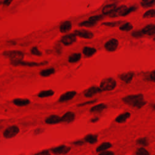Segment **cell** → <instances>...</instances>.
Here are the masks:
<instances>
[{
    "label": "cell",
    "mask_w": 155,
    "mask_h": 155,
    "mask_svg": "<svg viewBox=\"0 0 155 155\" xmlns=\"http://www.w3.org/2000/svg\"><path fill=\"white\" fill-rule=\"evenodd\" d=\"M122 101L125 104L131 105L136 108H141L146 103L142 94L127 96L122 98Z\"/></svg>",
    "instance_id": "6da1fadb"
},
{
    "label": "cell",
    "mask_w": 155,
    "mask_h": 155,
    "mask_svg": "<svg viewBox=\"0 0 155 155\" xmlns=\"http://www.w3.org/2000/svg\"><path fill=\"white\" fill-rule=\"evenodd\" d=\"M4 54L9 58L11 64L15 66L18 65L19 62L22 61L24 58L23 53L19 50L6 51Z\"/></svg>",
    "instance_id": "7a4b0ae2"
},
{
    "label": "cell",
    "mask_w": 155,
    "mask_h": 155,
    "mask_svg": "<svg viewBox=\"0 0 155 155\" xmlns=\"http://www.w3.org/2000/svg\"><path fill=\"white\" fill-rule=\"evenodd\" d=\"M116 82L113 78L103 79L100 84V88L102 91H111L115 88Z\"/></svg>",
    "instance_id": "3957f363"
},
{
    "label": "cell",
    "mask_w": 155,
    "mask_h": 155,
    "mask_svg": "<svg viewBox=\"0 0 155 155\" xmlns=\"http://www.w3.org/2000/svg\"><path fill=\"white\" fill-rule=\"evenodd\" d=\"M19 131V128L16 125L10 126L7 128L3 132V136L5 138L10 139L14 137L16 135L18 134Z\"/></svg>",
    "instance_id": "277c9868"
},
{
    "label": "cell",
    "mask_w": 155,
    "mask_h": 155,
    "mask_svg": "<svg viewBox=\"0 0 155 155\" xmlns=\"http://www.w3.org/2000/svg\"><path fill=\"white\" fill-rule=\"evenodd\" d=\"M76 41V35L74 33H70L63 36L61 42L65 45H70Z\"/></svg>",
    "instance_id": "5b68a950"
},
{
    "label": "cell",
    "mask_w": 155,
    "mask_h": 155,
    "mask_svg": "<svg viewBox=\"0 0 155 155\" xmlns=\"http://www.w3.org/2000/svg\"><path fill=\"white\" fill-rule=\"evenodd\" d=\"M119 45L118 40L115 38H112L108 40L105 44V48L108 51H114Z\"/></svg>",
    "instance_id": "8992f818"
},
{
    "label": "cell",
    "mask_w": 155,
    "mask_h": 155,
    "mask_svg": "<svg viewBox=\"0 0 155 155\" xmlns=\"http://www.w3.org/2000/svg\"><path fill=\"white\" fill-rule=\"evenodd\" d=\"M70 150V147L64 145H62L51 149V152L55 154H65L68 153Z\"/></svg>",
    "instance_id": "52a82bcc"
},
{
    "label": "cell",
    "mask_w": 155,
    "mask_h": 155,
    "mask_svg": "<svg viewBox=\"0 0 155 155\" xmlns=\"http://www.w3.org/2000/svg\"><path fill=\"white\" fill-rule=\"evenodd\" d=\"M116 8V4H110L105 5L102 9V12L104 15L105 16H110L115 10Z\"/></svg>",
    "instance_id": "ba28073f"
},
{
    "label": "cell",
    "mask_w": 155,
    "mask_h": 155,
    "mask_svg": "<svg viewBox=\"0 0 155 155\" xmlns=\"http://www.w3.org/2000/svg\"><path fill=\"white\" fill-rule=\"evenodd\" d=\"M76 94V92L75 91H67V92L62 94L60 96V97L59 99V101L61 102H66V101H70L74 97Z\"/></svg>",
    "instance_id": "9c48e42d"
},
{
    "label": "cell",
    "mask_w": 155,
    "mask_h": 155,
    "mask_svg": "<svg viewBox=\"0 0 155 155\" xmlns=\"http://www.w3.org/2000/svg\"><path fill=\"white\" fill-rule=\"evenodd\" d=\"M101 91L102 90L100 88V87L93 86L87 89L84 93V95L87 97H91L95 95L96 94L100 93Z\"/></svg>",
    "instance_id": "30bf717a"
},
{
    "label": "cell",
    "mask_w": 155,
    "mask_h": 155,
    "mask_svg": "<svg viewBox=\"0 0 155 155\" xmlns=\"http://www.w3.org/2000/svg\"><path fill=\"white\" fill-rule=\"evenodd\" d=\"M74 33L78 36L85 39H91L94 36V35L91 31L87 30H76Z\"/></svg>",
    "instance_id": "8fae6325"
},
{
    "label": "cell",
    "mask_w": 155,
    "mask_h": 155,
    "mask_svg": "<svg viewBox=\"0 0 155 155\" xmlns=\"http://www.w3.org/2000/svg\"><path fill=\"white\" fill-rule=\"evenodd\" d=\"M142 31L144 35L154 36L155 35V25L149 24L145 26L142 29Z\"/></svg>",
    "instance_id": "7c38bea8"
},
{
    "label": "cell",
    "mask_w": 155,
    "mask_h": 155,
    "mask_svg": "<svg viewBox=\"0 0 155 155\" xmlns=\"http://www.w3.org/2000/svg\"><path fill=\"white\" fill-rule=\"evenodd\" d=\"M127 7L125 5H122L118 7H116L114 12L110 16V18H115L117 16H123V15L127 9Z\"/></svg>",
    "instance_id": "4fadbf2b"
},
{
    "label": "cell",
    "mask_w": 155,
    "mask_h": 155,
    "mask_svg": "<svg viewBox=\"0 0 155 155\" xmlns=\"http://www.w3.org/2000/svg\"><path fill=\"white\" fill-rule=\"evenodd\" d=\"M62 122L61 117L57 115H50L45 120V122L47 124H56Z\"/></svg>",
    "instance_id": "5bb4252c"
},
{
    "label": "cell",
    "mask_w": 155,
    "mask_h": 155,
    "mask_svg": "<svg viewBox=\"0 0 155 155\" xmlns=\"http://www.w3.org/2000/svg\"><path fill=\"white\" fill-rule=\"evenodd\" d=\"M71 28V22L68 21L62 22L59 25V30L62 33L67 32L70 31Z\"/></svg>",
    "instance_id": "9a60e30c"
},
{
    "label": "cell",
    "mask_w": 155,
    "mask_h": 155,
    "mask_svg": "<svg viewBox=\"0 0 155 155\" xmlns=\"http://www.w3.org/2000/svg\"><path fill=\"white\" fill-rule=\"evenodd\" d=\"M75 118V114L73 112L68 111L61 117L62 122H70L74 120Z\"/></svg>",
    "instance_id": "2e32d148"
},
{
    "label": "cell",
    "mask_w": 155,
    "mask_h": 155,
    "mask_svg": "<svg viewBox=\"0 0 155 155\" xmlns=\"http://www.w3.org/2000/svg\"><path fill=\"white\" fill-rule=\"evenodd\" d=\"M133 76H134V73L131 71H129V72L120 74V79L122 81L125 82V83H130L131 81L133 78Z\"/></svg>",
    "instance_id": "e0dca14e"
},
{
    "label": "cell",
    "mask_w": 155,
    "mask_h": 155,
    "mask_svg": "<svg viewBox=\"0 0 155 155\" xmlns=\"http://www.w3.org/2000/svg\"><path fill=\"white\" fill-rule=\"evenodd\" d=\"M47 64V62L44 61L42 62H24L23 61L19 62L18 65H22V66H28V67H36V66H41L42 65H45Z\"/></svg>",
    "instance_id": "ac0fdd59"
},
{
    "label": "cell",
    "mask_w": 155,
    "mask_h": 155,
    "mask_svg": "<svg viewBox=\"0 0 155 155\" xmlns=\"http://www.w3.org/2000/svg\"><path fill=\"white\" fill-rule=\"evenodd\" d=\"M96 48H93V47H84L82 49V53L83 54L87 56V57H90V56H92L93 54H94L96 53Z\"/></svg>",
    "instance_id": "d6986e66"
},
{
    "label": "cell",
    "mask_w": 155,
    "mask_h": 155,
    "mask_svg": "<svg viewBox=\"0 0 155 155\" xmlns=\"http://www.w3.org/2000/svg\"><path fill=\"white\" fill-rule=\"evenodd\" d=\"M13 102L15 105L19 106V107H22V106H25L28 105L30 103V100L27 99H15L13 101Z\"/></svg>",
    "instance_id": "ffe728a7"
},
{
    "label": "cell",
    "mask_w": 155,
    "mask_h": 155,
    "mask_svg": "<svg viewBox=\"0 0 155 155\" xmlns=\"http://www.w3.org/2000/svg\"><path fill=\"white\" fill-rule=\"evenodd\" d=\"M130 116V113L129 112H125L122 114H119L116 118V121L118 123H123L125 122L127 119H128Z\"/></svg>",
    "instance_id": "44dd1931"
},
{
    "label": "cell",
    "mask_w": 155,
    "mask_h": 155,
    "mask_svg": "<svg viewBox=\"0 0 155 155\" xmlns=\"http://www.w3.org/2000/svg\"><path fill=\"white\" fill-rule=\"evenodd\" d=\"M84 139L85 142L90 143H95L97 140V136L96 134H89L86 135V136L84 137Z\"/></svg>",
    "instance_id": "7402d4cb"
},
{
    "label": "cell",
    "mask_w": 155,
    "mask_h": 155,
    "mask_svg": "<svg viewBox=\"0 0 155 155\" xmlns=\"http://www.w3.org/2000/svg\"><path fill=\"white\" fill-rule=\"evenodd\" d=\"M81 59V54L79 53H73L69 56L68 62L71 63H74L78 62Z\"/></svg>",
    "instance_id": "603a6c76"
},
{
    "label": "cell",
    "mask_w": 155,
    "mask_h": 155,
    "mask_svg": "<svg viewBox=\"0 0 155 155\" xmlns=\"http://www.w3.org/2000/svg\"><path fill=\"white\" fill-rule=\"evenodd\" d=\"M55 73V69L54 68H49L45 70H42L40 72V75L42 77H48Z\"/></svg>",
    "instance_id": "cb8c5ba5"
},
{
    "label": "cell",
    "mask_w": 155,
    "mask_h": 155,
    "mask_svg": "<svg viewBox=\"0 0 155 155\" xmlns=\"http://www.w3.org/2000/svg\"><path fill=\"white\" fill-rule=\"evenodd\" d=\"M54 94V91L51 90H43L40 91L38 94V96L39 97H50Z\"/></svg>",
    "instance_id": "d4e9b609"
},
{
    "label": "cell",
    "mask_w": 155,
    "mask_h": 155,
    "mask_svg": "<svg viewBox=\"0 0 155 155\" xmlns=\"http://www.w3.org/2000/svg\"><path fill=\"white\" fill-rule=\"evenodd\" d=\"M111 144L110 142H104L101 143L97 148L96 151L97 152H102L103 151H105L106 150L110 148L111 147Z\"/></svg>",
    "instance_id": "484cf974"
},
{
    "label": "cell",
    "mask_w": 155,
    "mask_h": 155,
    "mask_svg": "<svg viewBox=\"0 0 155 155\" xmlns=\"http://www.w3.org/2000/svg\"><path fill=\"white\" fill-rule=\"evenodd\" d=\"M107 108V105L105 104H99L94 105L90 109L91 112H99Z\"/></svg>",
    "instance_id": "4316f807"
},
{
    "label": "cell",
    "mask_w": 155,
    "mask_h": 155,
    "mask_svg": "<svg viewBox=\"0 0 155 155\" xmlns=\"http://www.w3.org/2000/svg\"><path fill=\"white\" fill-rule=\"evenodd\" d=\"M119 29L122 31H129L133 29V25L130 22H125L119 27Z\"/></svg>",
    "instance_id": "83f0119b"
},
{
    "label": "cell",
    "mask_w": 155,
    "mask_h": 155,
    "mask_svg": "<svg viewBox=\"0 0 155 155\" xmlns=\"http://www.w3.org/2000/svg\"><path fill=\"white\" fill-rule=\"evenodd\" d=\"M143 17L147 18H155V9H150L147 10L143 15Z\"/></svg>",
    "instance_id": "f1b7e54d"
},
{
    "label": "cell",
    "mask_w": 155,
    "mask_h": 155,
    "mask_svg": "<svg viewBox=\"0 0 155 155\" xmlns=\"http://www.w3.org/2000/svg\"><path fill=\"white\" fill-rule=\"evenodd\" d=\"M104 15H94V16H92L90 17L88 20H90L91 22L96 23L98 21H102L104 18Z\"/></svg>",
    "instance_id": "f546056e"
},
{
    "label": "cell",
    "mask_w": 155,
    "mask_h": 155,
    "mask_svg": "<svg viewBox=\"0 0 155 155\" xmlns=\"http://www.w3.org/2000/svg\"><path fill=\"white\" fill-rule=\"evenodd\" d=\"M96 24V23L90 21V20L88 21H82L81 22H80L79 24V26H82V27H93Z\"/></svg>",
    "instance_id": "4dcf8cb0"
},
{
    "label": "cell",
    "mask_w": 155,
    "mask_h": 155,
    "mask_svg": "<svg viewBox=\"0 0 155 155\" xmlns=\"http://www.w3.org/2000/svg\"><path fill=\"white\" fill-rule=\"evenodd\" d=\"M143 7H151L155 4V0H141Z\"/></svg>",
    "instance_id": "1f68e13d"
},
{
    "label": "cell",
    "mask_w": 155,
    "mask_h": 155,
    "mask_svg": "<svg viewBox=\"0 0 155 155\" xmlns=\"http://www.w3.org/2000/svg\"><path fill=\"white\" fill-rule=\"evenodd\" d=\"M121 23H122V21H113V22H104L102 24L108 27H115V26L119 25L120 24H121Z\"/></svg>",
    "instance_id": "d6a6232c"
},
{
    "label": "cell",
    "mask_w": 155,
    "mask_h": 155,
    "mask_svg": "<svg viewBox=\"0 0 155 155\" xmlns=\"http://www.w3.org/2000/svg\"><path fill=\"white\" fill-rule=\"evenodd\" d=\"M137 8L135 6H131V7H127V9L125 10L124 15H123V16H127L129 14H130L132 12H134L136 10Z\"/></svg>",
    "instance_id": "836d02e7"
},
{
    "label": "cell",
    "mask_w": 155,
    "mask_h": 155,
    "mask_svg": "<svg viewBox=\"0 0 155 155\" xmlns=\"http://www.w3.org/2000/svg\"><path fill=\"white\" fill-rule=\"evenodd\" d=\"M137 155H150L149 152L143 148H138L136 151Z\"/></svg>",
    "instance_id": "e575fe53"
},
{
    "label": "cell",
    "mask_w": 155,
    "mask_h": 155,
    "mask_svg": "<svg viewBox=\"0 0 155 155\" xmlns=\"http://www.w3.org/2000/svg\"><path fill=\"white\" fill-rule=\"evenodd\" d=\"M131 35L134 38H140L143 36L144 35L141 30H137V31H133L131 33Z\"/></svg>",
    "instance_id": "d590c367"
},
{
    "label": "cell",
    "mask_w": 155,
    "mask_h": 155,
    "mask_svg": "<svg viewBox=\"0 0 155 155\" xmlns=\"http://www.w3.org/2000/svg\"><path fill=\"white\" fill-rule=\"evenodd\" d=\"M31 53L32 54L35 56H41L42 54V53L38 50L37 47H32L31 50Z\"/></svg>",
    "instance_id": "8d00e7d4"
},
{
    "label": "cell",
    "mask_w": 155,
    "mask_h": 155,
    "mask_svg": "<svg viewBox=\"0 0 155 155\" xmlns=\"http://www.w3.org/2000/svg\"><path fill=\"white\" fill-rule=\"evenodd\" d=\"M137 143L140 144V145H142L143 146H147L148 145V140L147 139L145 138H140L137 140Z\"/></svg>",
    "instance_id": "74e56055"
},
{
    "label": "cell",
    "mask_w": 155,
    "mask_h": 155,
    "mask_svg": "<svg viewBox=\"0 0 155 155\" xmlns=\"http://www.w3.org/2000/svg\"><path fill=\"white\" fill-rule=\"evenodd\" d=\"M99 155H114V153L112 151H103L102 152H101Z\"/></svg>",
    "instance_id": "f35d334b"
},
{
    "label": "cell",
    "mask_w": 155,
    "mask_h": 155,
    "mask_svg": "<svg viewBox=\"0 0 155 155\" xmlns=\"http://www.w3.org/2000/svg\"><path fill=\"white\" fill-rule=\"evenodd\" d=\"M150 78L151 81L155 82V70H153L151 72L150 74Z\"/></svg>",
    "instance_id": "ab89813d"
},
{
    "label": "cell",
    "mask_w": 155,
    "mask_h": 155,
    "mask_svg": "<svg viewBox=\"0 0 155 155\" xmlns=\"http://www.w3.org/2000/svg\"><path fill=\"white\" fill-rule=\"evenodd\" d=\"M35 155H50V153L47 150H43V151L36 154Z\"/></svg>",
    "instance_id": "60d3db41"
},
{
    "label": "cell",
    "mask_w": 155,
    "mask_h": 155,
    "mask_svg": "<svg viewBox=\"0 0 155 155\" xmlns=\"http://www.w3.org/2000/svg\"><path fill=\"white\" fill-rule=\"evenodd\" d=\"M13 0H4L3 1V5L4 6H8Z\"/></svg>",
    "instance_id": "b9f144b4"
},
{
    "label": "cell",
    "mask_w": 155,
    "mask_h": 155,
    "mask_svg": "<svg viewBox=\"0 0 155 155\" xmlns=\"http://www.w3.org/2000/svg\"><path fill=\"white\" fill-rule=\"evenodd\" d=\"M95 101H88L87 102H84L82 104H79L78 105V106H83V105H87V104H92L93 102H94Z\"/></svg>",
    "instance_id": "7bdbcfd3"
},
{
    "label": "cell",
    "mask_w": 155,
    "mask_h": 155,
    "mask_svg": "<svg viewBox=\"0 0 155 155\" xmlns=\"http://www.w3.org/2000/svg\"><path fill=\"white\" fill-rule=\"evenodd\" d=\"M98 120H99V118L95 117V118L91 119V122H97Z\"/></svg>",
    "instance_id": "ee69618b"
},
{
    "label": "cell",
    "mask_w": 155,
    "mask_h": 155,
    "mask_svg": "<svg viewBox=\"0 0 155 155\" xmlns=\"http://www.w3.org/2000/svg\"><path fill=\"white\" fill-rule=\"evenodd\" d=\"M74 144H78V145H81V144H82V143H83V142H82V141H80V140H79V141H78V142H74Z\"/></svg>",
    "instance_id": "f6af8a7d"
},
{
    "label": "cell",
    "mask_w": 155,
    "mask_h": 155,
    "mask_svg": "<svg viewBox=\"0 0 155 155\" xmlns=\"http://www.w3.org/2000/svg\"><path fill=\"white\" fill-rule=\"evenodd\" d=\"M153 108L154 109H155V104H154L153 105Z\"/></svg>",
    "instance_id": "bcb514c9"
},
{
    "label": "cell",
    "mask_w": 155,
    "mask_h": 155,
    "mask_svg": "<svg viewBox=\"0 0 155 155\" xmlns=\"http://www.w3.org/2000/svg\"><path fill=\"white\" fill-rule=\"evenodd\" d=\"M1 4H3V1H0V5H1Z\"/></svg>",
    "instance_id": "7dc6e473"
}]
</instances>
